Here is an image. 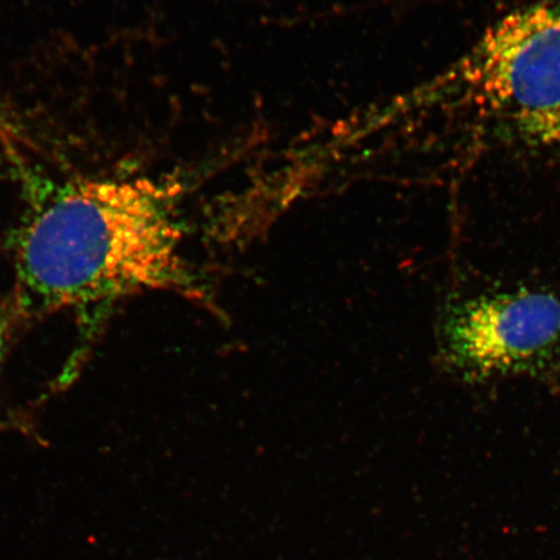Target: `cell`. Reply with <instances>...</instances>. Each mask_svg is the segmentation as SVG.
Returning a JSON list of instances; mask_svg holds the SVG:
<instances>
[{"label": "cell", "mask_w": 560, "mask_h": 560, "mask_svg": "<svg viewBox=\"0 0 560 560\" xmlns=\"http://www.w3.org/2000/svg\"><path fill=\"white\" fill-rule=\"evenodd\" d=\"M167 198L149 179L81 178L33 201L12 240L18 313L88 311L170 283Z\"/></svg>", "instance_id": "6da1fadb"}, {"label": "cell", "mask_w": 560, "mask_h": 560, "mask_svg": "<svg viewBox=\"0 0 560 560\" xmlns=\"http://www.w3.org/2000/svg\"><path fill=\"white\" fill-rule=\"evenodd\" d=\"M446 138L521 139L560 107V4L509 13L418 94Z\"/></svg>", "instance_id": "7a4b0ae2"}, {"label": "cell", "mask_w": 560, "mask_h": 560, "mask_svg": "<svg viewBox=\"0 0 560 560\" xmlns=\"http://www.w3.org/2000/svg\"><path fill=\"white\" fill-rule=\"evenodd\" d=\"M441 342L447 368L467 382L548 375L560 363V299L516 290L459 300Z\"/></svg>", "instance_id": "3957f363"}, {"label": "cell", "mask_w": 560, "mask_h": 560, "mask_svg": "<svg viewBox=\"0 0 560 560\" xmlns=\"http://www.w3.org/2000/svg\"><path fill=\"white\" fill-rule=\"evenodd\" d=\"M521 142L530 145L560 147V107L532 124Z\"/></svg>", "instance_id": "277c9868"}, {"label": "cell", "mask_w": 560, "mask_h": 560, "mask_svg": "<svg viewBox=\"0 0 560 560\" xmlns=\"http://www.w3.org/2000/svg\"><path fill=\"white\" fill-rule=\"evenodd\" d=\"M11 319L10 314L0 307V363L3 361L7 339H9Z\"/></svg>", "instance_id": "5b68a950"}]
</instances>
